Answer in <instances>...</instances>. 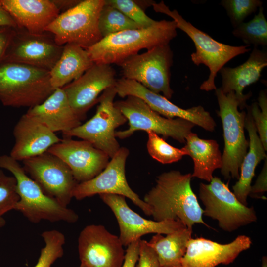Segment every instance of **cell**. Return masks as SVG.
<instances>
[{"mask_svg":"<svg viewBox=\"0 0 267 267\" xmlns=\"http://www.w3.org/2000/svg\"><path fill=\"white\" fill-rule=\"evenodd\" d=\"M15 29L11 27L0 28V63L3 60Z\"/></svg>","mask_w":267,"mask_h":267,"instance_id":"40","label":"cell"},{"mask_svg":"<svg viewBox=\"0 0 267 267\" xmlns=\"http://www.w3.org/2000/svg\"><path fill=\"white\" fill-rule=\"evenodd\" d=\"M26 113L54 133L64 134L81 124L82 120L72 108L62 88L55 89L43 102L29 108Z\"/></svg>","mask_w":267,"mask_h":267,"instance_id":"24","label":"cell"},{"mask_svg":"<svg viewBox=\"0 0 267 267\" xmlns=\"http://www.w3.org/2000/svg\"><path fill=\"white\" fill-rule=\"evenodd\" d=\"M19 197L17 192L15 178L4 174L0 170V218L7 212L14 210Z\"/></svg>","mask_w":267,"mask_h":267,"instance_id":"36","label":"cell"},{"mask_svg":"<svg viewBox=\"0 0 267 267\" xmlns=\"http://www.w3.org/2000/svg\"><path fill=\"white\" fill-rule=\"evenodd\" d=\"M0 169L11 172L16 180L19 200L14 210L20 212L30 222L43 220L50 222H76L78 214L46 195L39 185L26 173L18 161L9 155H0Z\"/></svg>","mask_w":267,"mask_h":267,"instance_id":"4","label":"cell"},{"mask_svg":"<svg viewBox=\"0 0 267 267\" xmlns=\"http://www.w3.org/2000/svg\"><path fill=\"white\" fill-rule=\"evenodd\" d=\"M13 134L15 143L9 155L17 161L46 152L61 140L55 133L26 113L15 124Z\"/></svg>","mask_w":267,"mask_h":267,"instance_id":"21","label":"cell"},{"mask_svg":"<svg viewBox=\"0 0 267 267\" xmlns=\"http://www.w3.org/2000/svg\"><path fill=\"white\" fill-rule=\"evenodd\" d=\"M135 267H160L155 252L146 240H140L139 257Z\"/></svg>","mask_w":267,"mask_h":267,"instance_id":"37","label":"cell"},{"mask_svg":"<svg viewBox=\"0 0 267 267\" xmlns=\"http://www.w3.org/2000/svg\"><path fill=\"white\" fill-rule=\"evenodd\" d=\"M23 168L47 196L67 207L78 183L69 167L47 152L22 161Z\"/></svg>","mask_w":267,"mask_h":267,"instance_id":"12","label":"cell"},{"mask_svg":"<svg viewBox=\"0 0 267 267\" xmlns=\"http://www.w3.org/2000/svg\"><path fill=\"white\" fill-rule=\"evenodd\" d=\"M191 173L171 170L159 175L156 184L146 193L143 201L150 207L154 221L179 220L187 228L201 223L203 209L192 190Z\"/></svg>","mask_w":267,"mask_h":267,"instance_id":"1","label":"cell"},{"mask_svg":"<svg viewBox=\"0 0 267 267\" xmlns=\"http://www.w3.org/2000/svg\"><path fill=\"white\" fill-rule=\"evenodd\" d=\"M63 48L49 32L32 34L16 28L2 62L22 63L50 71Z\"/></svg>","mask_w":267,"mask_h":267,"instance_id":"14","label":"cell"},{"mask_svg":"<svg viewBox=\"0 0 267 267\" xmlns=\"http://www.w3.org/2000/svg\"><path fill=\"white\" fill-rule=\"evenodd\" d=\"M267 66V52L254 47L248 59L243 64L234 68L223 67L219 71L222 77L220 88L225 94L234 92L237 98L246 108V101L252 93H243L247 86L255 83L260 79L263 69Z\"/></svg>","mask_w":267,"mask_h":267,"instance_id":"23","label":"cell"},{"mask_svg":"<svg viewBox=\"0 0 267 267\" xmlns=\"http://www.w3.org/2000/svg\"><path fill=\"white\" fill-rule=\"evenodd\" d=\"M105 3L117 9L142 28L155 24V21L148 16L137 3L132 0H105Z\"/></svg>","mask_w":267,"mask_h":267,"instance_id":"34","label":"cell"},{"mask_svg":"<svg viewBox=\"0 0 267 267\" xmlns=\"http://www.w3.org/2000/svg\"><path fill=\"white\" fill-rule=\"evenodd\" d=\"M0 4L17 28L32 34L45 32L60 13L52 0H0Z\"/></svg>","mask_w":267,"mask_h":267,"instance_id":"22","label":"cell"},{"mask_svg":"<svg viewBox=\"0 0 267 267\" xmlns=\"http://www.w3.org/2000/svg\"><path fill=\"white\" fill-rule=\"evenodd\" d=\"M147 133L148 153L160 163L166 164L176 162L187 155L183 147L178 148L171 145L153 132L149 131Z\"/></svg>","mask_w":267,"mask_h":267,"instance_id":"32","label":"cell"},{"mask_svg":"<svg viewBox=\"0 0 267 267\" xmlns=\"http://www.w3.org/2000/svg\"><path fill=\"white\" fill-rule=\"evenodd\" d=\"M152 6L156 12L171 17L176 22L177 29L183 31L193 41L196 51L191 54L192 62L198 66L200 64L206 66L210 71L208 79L200 86L202 90H215V80L218 72L232 58L250 50L248 45L232 46L214 40L185 20L176 10H171L163 1L154 2Z\"/></svg>","mask_w":267,"mask_h":267,"instance_id":"5","label":"cell"},{"mask_svg":"<svg viewBox=\"0 0 267 267\" xmlns=\"http://www.w3.org/2000/svg\"><path fill=\"white\" fill-rule=\"evenodd\" d=\"M99 196L116 217L123 246H128L145 234H168L186 227L179 220L156 221L145 219L129 207L123 196L101 194Z\"/></svg>","mask_w":267,"mask_h":267,"instance_id":"15","label":"cell"},{"mask_svg":"<svg viewBox=\"0 0 267 267\" xmlns=\"http://www.w3.org/2000/svg\"><path fill=\"white\" fill-rule=\"evenodd\" d=\"M41 236L44 246L41 249L37 263L33 267H51L63 255L65 237L62 232L55 229L44 231Z\"/></svg>","mask_w":267,"mask_h":267,"instance_id":"31","label":"cell"},{"mask_svg":"<svg viewBox=\"0 0 267 267\" xmlns=\"http://www.w3.org/2000/svg\"><path fill=\"white\" fill-rule=\"evenodd\" d=\"M4 27L17 28V26L10 14L0 4V28Z\"/></svg>","mask_w":267,"mask_h":267,"instance_id":"41","label":"cell"},{"mask_svg":"<svg viewBox=\"0 0 267 267\" xmlns=\"http://www.w3.org/2000/svg\"><path fill=\"white\" fill-rule=\"evenodd\" d=\"M116 8L105 3L98 19V29L102 38L125 30L142 28Z\"/></svg>","mask_w":267,"mask_h":267,"instance_id":"30","label":"cell"},{"mask_svg":"<svg viewBox=\"0 0 267 267\" xmlns=\"http://www.w3.org/2000/svg\"><path fill=\"white\" fill-rule=\"evenodd\" d=\"M252 244L250 237L241 235L232 242L221 244L203 237L191 238L179 267H215L229 265Z\"/></svg>","mask_w":267,"mask_h":267,"instance_id":"20","label":"cell"},{"mask_svg":"<svg viewBox=\"0 0 267 267\" xmlns=\"http://www.w3.org/2000/svg\"><path fill=\"white\" fill-rule=\"evenodd\" d=\"M115 88L121 97L134 96L144 101L153 110L170 119L181 118L209 132H213L216 123L211 114L198 105L183 109L173 104L163 95L155 93L134 80L123 77L117 79Z\"/></svg>","mask_w":267,"mask_h":267,"instance_id":"16","label":"cell"},{"mask_svg":"<svg viewBox=\"0 0 267 267\" xmlns=\"http://www.w3.org/2000/svg\"><path fill=\"white\" fill-rule=\"evenodd\" d=\"M79 267H86L80 264Z\"/></svg>","mask_w":267,"mask_h":267,"instance_id":"45","label":"cell"},{"mask_svg":"<svg viewBox=\"0 0 267 267\" xmlns=\"http://www.w3.org/2000/svg\"><path fill=\"white\" fill-rule=\"evenodd\" d=\"M192 232V229L185 227L166 236L156 234L147 241L156 253L160 267H179Z\"/></svg>","mask_w":267,"mask_h":267,"instance_id":"28","label":"cell"},{"mask_svg":"<svg viewBox=\"0 0 267 267\" xmlns=\"http://www.w3.org/2000/svg\"><path fill=\"white\" fill-rule=\"evenodd\" d=\"M104 4L105 0H81L60 13L45 32L51 33L59 45L71 44L87 49L102 38L98 19Z\"/></svg>","mask_w":267,"mask_h":267,"instance_id":"7","label":"cell"},{"mask_svg":"<svg viewBox=\"0 0 267 267\" xmlns=\"http://www.w3.org/2000/svg\"><path fill=\"white\" fill-rule=\"evenodd\" d=\"M114 103L128 121L127 129L115 132L116 137L120 139L129 137L135 132L141 130L152 131L162 135L164 138L171 137L184 143L186 137L195 126L183 119L166 118L135 96H128L125 99Z\"/></svg>","mask_w":267,"mask_h":267,"instance_id":"9","label":"cell"},{"mask_svg":"<svg viewBox=\"0 0 267 267\" xmlns=\"http://www.w3.org/2000/svg\"><path fill=\"white\" fill-rule=\"evenodd\" d=\"M81 265L86 267H121L125 251L119 236L102 225L84 227L78 239Z\"/></svg>","mask_w":267,"mask_h":267,"instance_id":"17","label":"cell"},{"mask_svg":"<svg viewBox=\"0 0 267 267\" xmlns=\"http://www.w3.org/2000/svg\"><path fill=\"white\" fill-rule=\"evenodd\" d=\"M222 126L224 149L222 154L221 174L224 179H238L243 159L248 151L249 141L245 135L246 112L239 111L245 107L237 98L234 92L226 94L220 88L215 90Z\"/></svg>","mask_w":267,"mask_h":267,"instance_id":"6","label":"cell"},{"mask_svg":"<svg viewBox=\"0 0 267 267\" xmlns=\"http://www.w3.org/2000/svg\"><path fill=\"white\" fill-rule=\"evenodd\" d=\"M60 12H62L73 7L77 5L81 0H52Z\"/></svg>","mask_w":267,"mask_h":267,"instance_id":"42","label":"cell"},{"mask_svg":"<svg viewBox=\"0 0 267 267\" xmlns=\"http://www.w3.org/2000/svg\"><path fill=\"white\" fill-rule=\"evenodd\" d=\"M232 34L240 39L246 45H253L254 47L259 45H267V21L263 13V8H259V11L254 18L247 22H243L234 28Z\"/></svg>","mask_w":267,"mask_h":267,"instance_id":"29","label":"cell"},{"mask_svg":"<svg viewBox=\"0 0 267 267\" xmlns=\"http://www.w3.org/2000/svg\"><path fill=\"white\" fill-rule=\"evenodd\" d=\"M262 4L260 0H222L221 1L234 28L244 22L248 16L262 7Z\"/></svg>","mask_w":267,"mask_h":267,"instance_id":"33","label":"cell"},{"mask_svg":"<svg viewBox=\"0 0 267 267\" xmlns=\"http://www.w3.org/2000/svg\"><path fill=\"white\" fill-rule=\"evenodd\" d=\"M267 158L265 159L262 170L254 184L251 186L249 195L253 197L257 194H263L267 191Z\"/></svg>","mask_w":267,"mask_h":267,"instance_id":"39","label":"cell"},{"mask_svg":"<svg viewBox=\"0 0 267 267\" xmlns=\"http://www.w3.org/2000/svg\"><path fill=\"white\" fill-rule=\"evenodd\" d=\"M93 64L87 49L74 44L64 45L60 58L49 71L51 86L54 89L63 88Z\"/></svg>","mask_w":267,"mask_h":267,"instance_id":"27","label":"cell"},{"mask_svg":"<svg viewBox=\"0 0 267 267\" xmlns=\"http://www.w3.org/2000/svg\"><path fill=\"white\" fill-rule=\"evenodd\" d=\"M129 154L127 148L120 147L101 173L91 179L77 184L73 191V198L80 200L96 194L119 195L130 199L146 215H151L149 206L131 189L126 179L125 166Z\"/></svg>","mask_w":267,"mask_h":267,"instance_id":"13","label":"cell"},{"mask_svg":"<svg viewBox=\"0 0 267 267\" xmlns=\"http://www.w3.org/2000/svg\"><path fill=\"white\" fill-rule=\"evenodd\" d=\"M115 75L111 65L94 63L80 77L62 88L70 106L82 121L98 102L99 95L115 85Z\"/></svg>","mask_w":267,"mask_h":267,"instance_id":"18","label":"cell"},{"mask_svg":"<svg viewBox=\"0 0 267 267\" xmlns=\"http://www.w3.org/2000/svg\"><path fill=\"white\" fill-rule=\"evenodd\" d=\"M185 143L183 148L194 164L192 178L210 182L214 177V172L222 166V154L218 143L214 139L200 138L191 132L186 137Z\"/></svg>","mask_w":267,"mask_h":267,"instance_id":"26","label":"cell"},{"mask_svg":"<svg viewBox=\"0 0 267 267\" xmlns=\"http://www.w3.org/2000/svg\"><path fill=\"white\" fill-rule=\"evenodd\" d=\"M245 122V128L249 137V150L242 162L238 181L232 186L233 193L243 204L248 206L247 197L249 195L251 182L255 176V171L259 163L267 157L263 145L258 135L255 124L252 118L249 106Z\"/></svg>","mask_w":267,"mask_h":267,"instance_id":"25","label":"cell"},{"mask_svg":"<svg viewBox=\"0 0 267 267\" xmlns=\"http://www.w3.org/2000/svg\"><path fill=\"white\" fill-rule=\"evenodd\" d=\"M115 86L105 89L99 97V105L91 119L63 134L64 137L75 136L90 142L110 158L120 148L115 130L127 121L115 105L114 100L117 95Z\"/></svg>","mask_w":267,"mask_h":267,"instance_id":"8","label":"cell"},{"mask_svg":"<svg viewBox=\"0 0 267 267\" xmlns=\"http://www.w3.org/2000/svg\"><path fill=\"white\" fill-rule=\"evenodd\" d=\"M55 89L49 71L22 63H0V102L5 106L34 107Z\"/></svg>","mask_w":267,"mask_h":267,"instance_id":"3","label":"cell"},{"mask_svg":"<svg viewBox=\"0 0 267 267\" xmlns=\"http://www.w3.org/2000/svg\"><path fill=\"white\" fill-rule=\"evenodd\" d=\"M5 220L2 217L0 218V227H1L5 225Z\"/></svg>","mask_w":267,"mask_h":267,"instance_id":"44","label":"cell"},{"mask_svg":"<svg viewBox=\"0 0 267 267\" xmlns=\"http://www.w3.org/2000/svg\"><path fill=\"white\" fill-rule=\"evenodd\" d=\"M258 102L249 106L251 115L259 138L265 150H267V96L266 90H261Z\"/></svg>","mask_w":267,"mask_h":267,"instance_id":"35","label":"cell"},{"mask_svg":"<svg viewBox=\"0 0 267 267\" xmlns=\"http://www.w3.org/2000/svg\"><path fill=\"white\" fill-rule=\"evenodd\" d=\"M173 62V53L167 44L132 56L119 66L123 78L136 81L151 91L162 93L170 99L174 93L170 86Z\"/></svg>","mask_w":267,"mask_h":267,"instance_id":"11","label":"cell"},{"mask_svg":"<svg viewBox=\"0 0 267 267\" xmlns=\"http://www.w3.org/2000/svg\"><path fill=\"white\" fill-rule=\"evenodd\" d=\"M199 197L204 206L203 215L217 220L225 231L231 232L257 220L254 208L239 201L228 184L218 177L209 184L200 183Z\"/></svg>","mask_w":267,"mask_h":267,"instance_id":"10","label":"cell"},{"mask_svg":"<svg viewBox=\"0 0 267 267\" xmlns=\"http://www.w3.org/2000/svg\"><path fill=\"white\" fill-rule=\"evenodd\" d=\"M140 240L134 241L127 246L121 267H135L139 257Z\"/></svg>","mask_w":267,"mask_h":267,"instance_id":"38","label":"cell"},{"mask_svg":"<svg viewBox=\"0 0 267 267\" xmlns=\"http://www.w3.org/2000/svg\"><path fill=\"white\" fill-rule=\"evenodd\" d=\"M261 267H267V257L266 256H264L262 258Z\"/></svg>","mask_w":267,"mask_h":267,"instance_id":"43","label":"cell"},{"mask_svg":"<svg viewBox=\"0 0 267 267\" xmlns=\"http://www.w3.org/2000/svg\"><path fill=\"white\" fill-rule=\"evenodd\" d=\"M174 20H163L147 28L125 30L102 38L87 50L94 63L119 65L142 49L169 44L177 35Z\"/></svg>","mask_w":267,"mask_h":267,"instance_id":"2","label":"cell"},{"mask_svg":"<svg viewBox=\"0 0 267 267\" xmlns=\"http://www.w3.org/2000/svg\"><path fill=\"white\" fill-rule=\"evenodd\" d=\"M62 160L70 169L78 183L88 181L101 173L106 167L110 157L90 142L64 139L47 151Z\"/></svg>","mask_w":267,"mask_h":267,"instance_id":"19","label":"cell"}]
</instances>
